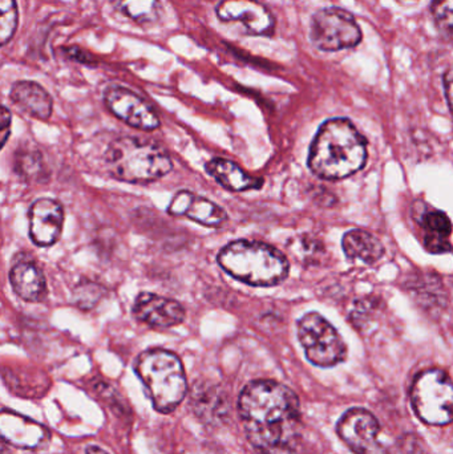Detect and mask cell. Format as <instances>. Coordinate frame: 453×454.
<instances>
[{
  "label": "cell",
  "instance_id": "obj_29",
  "mask_svg": "<svg viewBox=\"0 0 453 454\" xmlns=\"http://www.w3.org/2000/svg\"><path fill=\"white\" fill-rule=\"evenodd\" d=\"M85 454H108V453H106L105 450H100V448L90 447V448H87V450H85Z\"/></svg>",
  "mask_w": 453,
  "mask_h": 454
},
{
  "label": "cell",
  "instance_id": "obj_28",
  "mask_svg": "<svg viewBox=\"0 0 453 454\" xmlns=\"http://www.w3.org/2000/svg\"><path fill=\"white\" fill-rule=\"evenodd\" d=\"M444 90H446L447 101L453 116V66L444 74Z\"/></svg>",
  "mask_w": 453,
  "mask_h": 454
},
{
  "label": "cell",
  "instance_id": "obj_19",
  "mask_svg": "<svg viewBox=\"0 0 453 454\" xmlns=\"http://www.w3.org/2000/svg\"><path fill=\"white\" fill-rule=\"evenodd\" d=\"M419 225L423 242L428 251L441 254L451 250L449 237L452 234V223L446 213L439 210L425 213L420 217Z\"/></svg>",
  "mask_w": 453,
  "mask_h": 454
},
{
  "label": "cell",
  "instance_id": "obj_17",
  "mask_svg": "<svg viewBox=\"0 0 453 454\" xmlns=\"http://www.w3.org/2000/svg\"><path fill=\"white\" fill-rule=\"evenodd\" d=\"M10 283L16 295L28 303H39L47 296V280L34 262H16L10 271Z\"/></svg>",
  "mask_w": 453,
  "mask_h": 454
},
{
  "label": "cell",
  "instance_id": "obj_21",
  "mask_svg": "<svg viewBox=\"0 0 453 454\" xmlns=\"http://www.w3.org/2000/svg\"><path fill=\"white\" fill-rule=\"evenodd\" d=\"M116 10L140 27L156 26L164 16L161 0H117Z\"/></svg>",
  "mask_w": 453,
  "mask_h": 454
},
{
  "label": "cell",
  "instance_id": "obj_5",
  "mask_svg": "<svg viewBox=\"0 0 453 454\" xmlns=\"http://www.w3.org/2000/svg\"><path fill=\"white\" fill-rule=\"evenodd\" d=\"M135 372L160 413H172L188 394V380L180 357L162 348L146 349L135 362Z\"/></svg>",
  "mask_w": 453,
  "mask_h": 454
},
{
  "label": "cell",
  "instance_id": "obj_26",
  "mask_svg": "<svg viewBox=\"0 0 453 454\" xmlns=\"http://www.w3.org/2000/svg\"><path fill=\"white\" fill-rule=\"evenodd\" d=\"M431 15L441 31L453 34V0H433Z\"/></svg>",
  "mask_w": 453,
  "mask_h": 454
},
{
  "label": "cell",
  "instance_id": "obj_1",
  "mask_svg": "<svg viewBox=\"0 0 453 454\" xmlns=\"http://www.w3.org/2000/svg\"><path fill=\"white\" fill-rule=\"evenodd\" d=\"M238 415L247 440L262 454L292 447L301 427L297 395L274 380H255L242 389Z\"/></svg>",
  "mask_w": 453,
  "mask_h": 454
},
{
  "label": "cell",
  "instance_id": "obj_11",
  "mask_svg": "<svg viewBox=\"0 0 453 454\" xmlns=\"http://www.w3.org/2000/svg\"><path fill=\"white\" fill-rule=\"evenodd\" d=\"M104 103L112 114L136 129L149 132L161 127V121L153 108L128 88L119 85L109 87L104 92Z\"/></svg>",
  "mask_w": 453,
  "mask_h": 454
},
{
  "label": "cell",
  "instance_id": "obj_23",
  "mask_svg": "<svg viewBox=\"0 0 453 454\" xmlns=\"http://www.w3.org/2000/svg\"><path fill=\"white\" fill-rule=\"evenodd\" d=\"M15 170L29 183H40L44 180V176H48L42 153L31 148H21L16 152Z\"/></svg>",
  "mask_w": 453,
  "mask_h": 454
},
{
  "label": "cell",
  "instance_id": "obj_4",
  "mask_svg": "<svg viewBox=\"0 0 453 454\" xmlns=\"http://www.w3.org/2000/svg\"><path fill=\"white\" fill-rule=\"evenodd\" d=\"M105 168L111 177L133 185H146L172 172L169 154L153 141L121 137L105 152Z\"/></svg>",
  "mask_w": 453,
  "mask_h": 454
},
{
  "label": "cell",
  "instance_id": "obj_2",
  "mask_svg": "<svg viewBox=\"0 0 453 454\" xmlns=\"http://www.w3.org/2000/svg\"><path fill=\"white\" fill-rule=\"evenodd\" d=\"M367 144L350 120L332 119L319 128L311 144L309 168L324 180L350 177L366 164Z\"/></svg>",
  "mask_w": 453,
  "mask_h": 454
},
{
  "label": "cell",
  "instance_id": "obj_27",
  "mask_svg": "<svg viewBox=\"0 0 453 454\" xmlns=\"http://www.w3.org/2000/svg\"><path fill=\"white\" fill-rule=\"evenodd\" d=\"M11 122H12L11 112L8 111L7 106H3L2 114H0V143H2V148L7 143L8 137H10Z\"/></svg>",
  "mask_w": 453,
  "mask_h": 454
},
{
  "label": "cell",
  "instance_id": "obj_3",
  "mask_svg": "<svg viewBox=\"0 0 453 454\" xmlns=\"http://www.w3.org/2000/svg\"><path fill=\"white\" fill-rule=\"evenodd\" d=\"M217 262L231 278L253 287H273L290 271L285 254L260 240H234L218 253Z\"/></svg>",
  "mask_w": 453,
  "mask_h": 454
},
{
  "label": "cell",
  "instance_id": "obj_10",
  "mask_svg": "<svg viewBox=\"0 0 453 454\" xmlns=\"http://www.w3.org/2000/svg\"><path fill=\"white\" fill-rule=\"evenodd\" d=\"M215 13L223 23L238 24L249 36H271L276 29L273 13L258 0H221Z\"/></svg>",
  "mask_w": 453,
  "mask_h": 454
},
{
  "label": "cell",
  "instance_id": "obj_9",
  "mask_svg": "<svg viewBox=\"0 0 453 454\" xmlns=\"http://www.w3.org/2000/svg\"><path fill=\"white\" fill-rule=\"evenodd\" d=\"M338 434L354 454H387L380 444L379 421L370 411L353 408L340 419Z\"/></svg>",
  "mask_w": 453,
  "mask_h": 454
},
{
  "label": "cell",
  "instance_id": "obj_12",
  "mask_svg": "<svg viewBox=\"0 0 453 454\" xmlns=\"http://www.w3.org/2000/svg\"><path fill=\"white\" fill-rule=\"evenodd\" d=\"M29 237L39 247H50L60 239L64 227V209L52 199H39L28 213Z\"/></svg>",
  "mask_w": 453,
  "mask_h": 454
},
{
  "label": "cell",
  "instance_id": "obj_14",
  "mask_svg": "<svg viewBox=\"0 0 453 454\" xmlns=\"http://www.w3.org/2000/svg\"><path fill=\"white\" fill-rule=\"evenodd\" d=\"M167 212L173 217H185L199 225L213 229L223 226L228 221V213L223 207L189 191L176 193Z\"/></svg>",
  "mask_w": 453,
  "mask_h": 454
},
{
  "label": "cell",
  "instance_id": "obj_25",
  "mask_svg": "<svg viewBox=\"0 0 453 454\" xmlns=\"http://www.w3.org/2000/svg\"><path fill=\"white\" fill-rule=\"evenodd\" d=\"M104 295V288L98 283L82 282L74 291V301L80 309H92Z\"/></svg>",
  "mask_w": 453,
  "mask_h": 454
},
{
  "label": "cell",
  "instance_id": "obj_24",
  "mask_svg": "<svg viewBox=\"0 0 453 454\" xmlns=\"http://www.w3.org/2000/svg\"><path fill=\"white\" fill-rule=\"evenodd\" d=\"M19 26L16 0H0V44L7 45L15 36Z\"/></svg>",
  "mask_w": 453,
  "mask_h": 454
},
{
  "label": "cell",
  "instance_id": "obj_16",
  "mask_svg": "<svg viewBox=\"0 0 453 454\" xmlns=\"http://www.w3.org/2000/svg\"><path fill=\"white\" fill-rule=\"evenodd\" d=\"M10 98L18 108L35 119L47 121L52 116V98L37 82L29 80L16 82L11 87Z\"/></svg>",
  "mask_w": 453,
  "mask_h": 454
},
{
  "label": "cell",
  "instance_id": "obj_20",
  "mask_svg": "<svg viewBox=\"0 0 453 454\" xmlns=\"http://www.w3.org/2000/svg\"><path fill=\"white\" fill-rule=\"evenodd\" d=\"M343 251L351 261H361L374 264L385 255V246L371 232L364 230H351L343 237Z\"/></svg>",
  "mask_w": 453,
  "mask_h": 454
},
{
  "label": "cell",
  "instance_id": "obj_7",
  "mask_svg": "<svg viewBox=\"0 0 453 454\" xmlns=\"http://www.w3.org/2000/svg\"><path fill=\"white\" fill-rule=\"evenodd\" d=\"M298 339L309 362L316 367H335L348 357L342 336L318 312H309L298 322Z\"/></svg>",
  "mask_w": 453,
  "mask_h": 454
},
{
  "label": "cell",
  "instance_id": "obj_18",
  "mask_svg": "<svg viewBox=\"0 0 453 454\" xmlns=\"http://www.w3.org/2000/svg\"><path fill=\"white\" fill-rule=\"evenodd\" d=\"M205 170L223 188L236 192V193L260 189L263 185V178L249 175L236 162L223 159V157L209 160L205 165Z\"/></svg>",
  "mask_w": 453,
  "mask_h": 454
},
{
  "label": "cell",
  "instance_id": "obj_6",
  "mask_svg": "<svg viewBox=\"0 0 453 454\" xmlns=\"http://www.w3.org/2000/svg\"><path fill=\"white\" fill-rule=\"evenodd\" d=\"M412 408L420 420L430 426H447L453 421V383L441 370L420 373L412 384Z\"/></svg>",
  "mask_w": 453,
  "mask_h": 454
},
{
  "label": "cell",
  "instance_id": "obj_22",
  "mask_svg": "<svg viewBox=\"0 0 453 454\" xmlns=\"http://www.w3.org/2000/svg\"><path fill=\"white\" fill-rule=\"evenodd\" d=\"M194 412L199 416L201 420L205 421H217L226 415V405H228V399L225 395L221 392L215 391V388L196 389L194 391L193 399Z\"/></svg>",
  "mask_w": 453,
  "mask_h": 454
},
{
  "label": "cell",
  "instance_id": "obj_15",
  "mask_svg": "<svg viewBox=\"0 0 453 454\" xmlns=\"http://www.w3.org/2000/svg\"><path fill=\"white\" fill-rule=\"evenodd\" d=\"M0 432L4 442L23 450L42 447L48 439V432L44 427L31 419L5 410L0 416Z\"/></svg>",
  "mask_w": 453,
  "mask_h": 454
},
{
  "label": "cell",
  "instance_id": "obj_8",
  "mask_svg": "<svg viewBox=\"0 0 453 454\" xmlns=\"http://www.w3.org/2000/svg\"><path fill=\"white\" fill-rule=\"evenodd\" d=\"M363 39L361 27L353 13L343 8H322L310 21V40L314 47L324 52L351 50Z\"/></svg>",
  "mask_w": 453,
  "mask_h": 454
},
{
  "label": "cell",
  "instance_id": "obj_13",
  "mask_svg": "<svg viewBox=\"0 0 453 454\" xmlns=\"http://www.w3.org/2000/svg\"><path fill=\"white\" fill-rule=\"evenodd\" d=\"M133 315L138 322L154 328L176 327L186 317L185 309L177 301L152 293L136 296Z\"/></svg>",
  "mask_w": 453,
  "mask_h": 454
}]
</instances>
